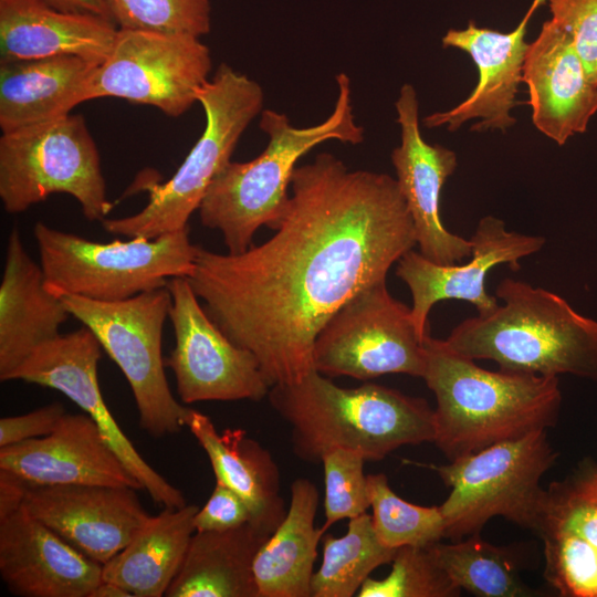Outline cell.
Masks as SVG:
<instances>
[{
    "mask_svg": "<svg viewBox=\"0 0 597 597\" xmlns=\"http://www.w3.org/2000/svg\"><path fill=\"white\" fill-rule=\"evenodd\" d=\"M132 594L122 586L102 580L91 593L90 597H130Z\"/></svg>",
    "mask_w": 597,
    "mask_h": 597,
    "instance_id": "cell-41",
    "label": "cell"
},
{
    "mask_svg": "<svg viewBox=\"0 0 597 597\" xmlns=\"http://www.w3.org/2000/svg\"><path fill=\"white\" fill-rule=\"evenodd\" d=\"M396 549L381 544L367 512L349 519L345 535L323 536V558L312 578L311 597H353L376 568L391 563Z\"/></svg>",
    "mask_w": 597,
    "mask_h": 597,
    "instance_id": "cell-30",
    "label": "cell"
},
{
    "mask_svg": "<svg viewBox=\"0 0 597 597\" xmlns=\"http://www.w3.org/2000/svg\"><path fill=\"white\" fill-rule=\"evenodd\" d=\"M371 520L378 540L389 548L429 546L444 537L440 505L421 506L397 495L383 473L368 474Z\"/></svg>",
    "mask_w": 597,
    "mask_h": 597,
    "instance_id": "cell-32",
    "label": "cell"
},
{
    "mask_svg": "<svg viewBox=\"0 0 597 597\" xmlns=\"http://www.w3.org/2000/svg\"><path fill=\"white\" fill-rule=\"evenodd\" d=\"M199 507H164L149 516L129 543L103 565V580L115 583L135 597L165 596L179 573L196 532Z\"/></svg>",
    "mask_w": 597,
    "mask_h": 597,
    "instance_id": "cell-29",
    "label": "cell"
},
{
    "mask_svg": "<svg viewBox=\"0 0 597 597\" xmlns=\"http://www.w3.org/2000/svg\"><path fill=\"white\" fill-rule=\"evenodd\" d=\"M57 296L70 314L94 333L124 374L140 427L156 438L186 427L190 408L174 398L161 355L163 329L171 304L169 290L161 287L116 302L73 294Z\"/></svg>",
    "mask_w": 597,
    "mask_h": 597,
    "instance_id": "cell-10",
    "label": "cell"
},
{
    "mask_svg": "<svg viewBox=\"0 0 597 597\" xmlns=\"http://www.w3.org/2000/svg\"><path fill=\"white\" fill-rule=\"evenodd\" d=\"M273 237L239 254L198 245L187 276L210 320L251 352L272 387L304 378L327 321L354 295L386 281L417 244L398 182L349 170L329 153L294 169Z\"/></svg>",
    "mask_w": 597,
    "mask_h": 597,
    "instance_id": "cell-1",
    "label": "cell"
},
{
    "mask_svg": "<svg viewBox=\"0 0 597 597\" xmlns=\"http://www.w3.org/2000/svg\"><path fill=\"white\" fill-rule=\"evenodd\" d=\"M53 193L75 198L88 221H103L113 209L100 153L82 115L69 113L0 137L4 210L23 212Z\"/></svg>",
    "mask_w": 597,
    "mask_h": 597,
    "instance_id": "cell-9",
    "label": "cell"
},
{
    "mask_svg": "<svg viewBox=\"0 0 597 597\" xmlns=\"http://www.w3.org/2000/svg\"><path fill=\"white\" fill-rule=\"evenodd\" d=\"M546 2L533 0L517 27L510 32L480 28L473 21L464 29L447 31L442 38L443 48L468 53L478 69L479 81L470 95L455 107L425 117L426 127L446 126L453 132L467 121L479 118L472 130L505 132L515 123L510 111L519 104L515 96L530 45L525 41L527 24L534 12Z\"/></svg>",
    "mask_w": 597,
    "mask_h": 597,
    "instance_id": "cell-18",
    "label": "cell"
},
{
    "mask_svg": "<svg viewBox=\"0 0 597 597\" xmlns=\"http://www.w3.org/2000/svg\"><path fill=\"white\" fill-rule=\"evenodd\" d=\"M102 569L24 505L0 520V575L15 596L90 597Z\"/></svg>",
    "mask_w": 597,
    "mask_h": 597,
    "instance_id": "cell-20",
    "label": "cell"
},
{
    "mask_svg": "<svg viewBox=\"0 0 597 597\" xmlns=\"http://www.w3.org/2000/svg\"><path fill=\"white\" fill-rule=\"evenodd\" d=\"M422 344V379L437 402L433 443L450 461L556 425L557 377L484 369L429 332Z\"/></svg>",
    "mask_w": 597,
    "mask_h": 597,
    "instance_id": "cell-2",
    "label": "cell"
},
{
    "mask_svg": "<svg viewBox=\"0 0 597 597\" xmlns=\"http://www.w3.org/2000/svg\"><path fill=\"white\" fill-rule=\"evenodd\" d=\"M522 82L535 127L559 146L585 133L597 112V85L587 75L569 35L545 21L525 54Z\"/></svg>",
    "mask_w": 597,
    "mask_h": 597,
    "instance_id": "cell-22",
    "label": "cell"
},
{
    "mask_svg": "<svg viewBox=\"0 0 597 597\" xmlns=\"http://www.w3.org/2000/svg\"><path fill=\"white\" fill-rule=\"evenodd\" d=\"M52 7L74 13L95 14L113 21L104 0H45Z\"/></svg>",
    "mask_w": 597,
    "mask_h": 597,
    "instance_id": "cell-40",
    "label": "cell"
},
{
    "mask_svg": "<svg viewBox=\"0 0 597 597\" xmlns=\"http://www.w3.org/2000/svg\"><path fill=\"white\" fill-rule=\"evenodd\" d=\"M61 402H53L24 415L0 420V448L51 434L65 415Z\"/></svg>",
    "mask_w": 597,
    "mask_h": 597,
    "instance_id": "cell-38",
    "label": "cell"
},
{
    "mask_svg": "<svg viewBox=\"0 0 597 597\" xmlns=\"http://www.w3.org/2000/svg\"><path fill=\"white\" fill-rule=\"evenodd\" d=\"M33 234L49 292L102 302L123 301L167 287L171 277H187L198 249L190 242L189 227L155 239L101 243L38 221Z\"/></svg>",
    "mask_w": 597,
    "mask_h": 597,
    "instance_id": "cell-7",
    "label": "cell"
},
{
    "mask_svg": "<svg viewBox=\"0 0 597 597\" xmlns=\"http://www.w3.org/2000/svg\"><path fill=\"white\" fill-rule=\"evenodd\" d=\"M268 399L290 425L293 453L303 462L321 463L336 448L380 461L402 446L434 441L427 400L383 385L344 388L313 369L300 381L272 386Z\"/></svg>",
    "mask_w": 597,
    "mask_h": 597,
    "instance_id": "cell-3",
    "label": "cell"
},
{
    "mask_svg": "<svg viewBox=\"0 0 597 597\" xmlns=\"http://www.w3.org/2000/svg\"><path fill=\"white\" fill-rule=\"evenodd\" d=\"M422 341L411 307L392 297L386 281H380L358 292L327 321L314 343L313 366L328 377L422 378Z\"/></svg>",
    "mask_w": 597,
    "mask_h": 597,
    "instance_id": "cell-12",
    "label": "cell"
},
{
    "mask_svg": "<svg viewBox=\"0 0 597 597\" xmlns=\"http://www.w3.org/2000/svg\"><path fill=\"white\" fill-rule=\"evenodd\" d=\"M552 20L570 38L590 81L597 85V0H547Z\"/></svg>",
    "mask_w": 597,
    "mask_h": 597,
    "instance_id": "cell-36",
    "label": "cell"
},
{
    "mask_svg": "<svg viewBox=\"0 0 597 597\" xmlns=\"http://www.w3.org/2000/svg\"><path fill=\"white\" fill-rule=\"evenodd\" d=\"M270 535L252 523L196 531L167 597H259L255 556Z\"/></svg>",
    "mask_w": 597,
    "mask_h": 597,
    "instance_id": "cell-28",
    "label": "cell"
},
{
    "mask_svg": "<svg viewBox=\"0 0 597 597\" xmlns=\"http://www.w3.org/2000/svg\"><path fill=\"white\" fill-rule=\"evenodd\" d=\"M28 485L29 483L17 474L0 469V520L23 505Z\"/></svg>",
    "mask_w": 597,
    "mask_h": 597,
    "instance_id": "cell-39",
    "label": "cell"
},
{
    "mask_svg": "<svg viewBox=\"0 0 597 597\" xmlns=\"http://www.w3.org/2000/svg\"><path fill=\"white\" fill-rule=\"evenodd\" d=\"M211 66L210 49L200 36L118 29L111 52L85 85L82 103L118 97L178 117L198 102Z\"/></svg>",
    "mask_w": 597,
    "mask_h": 597,
    "instance_id": "cell-11",
    "label": "cell"
},
{
    "mask_svg": "<svg viewBox=\"0 0 597 597\" xmlns=\"http://www.w3.org/2000/svg\"><path fill=\"white\" fill-rule=\"evenodd\" d=\"M336 83L334 109L320 124L295 127L285 114L263 109L259 126L269 139L264 150L250 161L228 163L209 186L198 208L200 221L221 232L228 253L248 250L260 227L279 228L290 205L287 188L302 156L326 140L363 142L364 128L353 112L350 80L339 73Z\"/></svg>",
    "mask_w": 597,
    "mask_h": 597,
    "instance_id": "cell-4",
    "label": "cell"
},
{
    "mask_svg": "<svg viewBox=\"0 0 597 597\" xmlns=\"http://www.w3.org/2000/svg\"><path fill=\"white\" fill-rule=\"evenodd\" d=\"M470 240L471 259L464 264H438L413 250L398 261L396 275L411 293L412 320L421 339L428 333V315L437 302L465 301L475 307L478 314L496 308L498 297L490 295L485 287L491 269L507 264L519 270L520 260L538 252L546 243L542 235L507 230L505 222L494 216L481 218Z\"/></svg>",
    "mask_w": 597,
    "mask_h": 597,
    "instance_id": "cell-15",
    "label": "cell"
},
{
    "mask_svg": "<svg viewBox=\"0 0 597 597\" xmlns=\"http://www.w3.org/2000/svg\"><path fill=\"white\" fill-rule=\"evenodd\" d=\"M391 570L383 579L368 577L359 597H455L457 587L437 562L429 546H402L396 549Z\"/></svg>",
    "mask_w": 597,
    "mask_h": 597,
    "instance_id": "cell-33",
    "label": "cell"
},
{
    "mask_svg": "<svg viewBox=\"0 0 597 597\" xmlns=\"http://www.w3.org/2000/svg\"><path fill=\"white\" fill-rule=\"evenodd\" d=\"M0 469L38 485L98 484L143 490L85 412L65 413L49 436L0 448Z\"/></svg>",
    "mask_w": 597,
    "mask_h": 597,
    "instance_id": "cell-21",
    "label": "cell"
},
{
    "mask_svg": "<svg viewBox=\"0 0 597 597\" xmlns=\"http://www.w3.org/2000/svg\"><path fill=\"white\" fill-rule=\"evenodd\" d=\"M135 491L98 484L29 483L23 505L85 556L104 565L150 516Z\"/></svg>",
    "mask_w": 597,
    "mask_h": 597,
    "instance_id": "cell-17",
    "label": "cell"
},
{
    "mask_svg": "<svg viewBox=\"0 0 597 597\" xmlns=\"http://www.w3.org/2000/svg\"><path fill=\"white\" fill-rule=\"evenodd\" d=\"M261 85L245 74L221 63L213 77L198 93L206 125L187 157L164 184L144 182L149 200L139 212L105 218V231L129 238L155 239L188 227L207 190L231 161V155L249 124L263 111Z\"/></svg>",
    "mask_w": 597,
    "mask_h": 597,
    "instance_id": "cell-6",
    "label": "cell"
},
{
    "mask_svg": "<svg viewBox=\"0 0 597 597\" xmlns=\"http://www.w3.org/2000/svg\"><path fill=\"white\" fill-rule=\"evenodd\" d=\"M250 521L251 513L245 502L220 482H216L209 500L193 519L196 531H223Z\"/></svg>",
    "mask_w": 597,
    "mask_h": 597,
    "instance_id": "cell-37",
    "label": "cell"
},
{
    "mask_svg": "<svg viewBox=\"0 0 597 597\" xmlns=\"http://www.w3.org/2000/svg\"><path fill=\"white\" fill-rule=\"evenodd\" d=\"M101 348L94 333L83 325L36 347L8 380H23L64 394L93 419L156 504L182 507L187 504L182 493L146 462L108 410L97 379Z\"/></svg>",
    "mask_w": 597,
    "mask_h": 597,
    "instance_id": "cell-14",
    "label": "cell"
},
{
    "mask_svg": "<svg viewBox=\"0 0 597 597\" xmlns=\"http://www.w3.org/2000/svg\"><path fill=\"white\" fill-rule=\"evenodd\" d=\"M167 289L176 344L165 365L175 374L181 401H259L268 397L271 386L255 356L231 342L210 320L188 279L171 277Z\"/></svg>",
    "mask_w": 597,
    "mask_h": 597,
    "instance_id": "cell-13",
    "label": "cell"
},
{
    "mask_svg": "<svg viewBox=\"0 0 597 597\" xmlns=\"http://www.w3.org/2000/svg\"><path fill=\"white\" fill-rule=\"evenodd\" d=\"M395 107L401 140L391 153V161L412 219L419 252L438 264L460 262L471 255V240L450 232L440 214L442 187L458 166L457 155L423 139L419 103L411 84L401 86Z\"/></svg>",
    "mask_w": 597,
    "mask_h": 597,
    "instance_id": "cell-16",
    "label": "cell"
},
{
    "mask_svg": "<svg viewBox=\"0 0 597 597\" xmlns=\"http://www.w3.org/2000/svg\"><path fill=\"white\" fill-rule=\"evenodd\" d=\"M186 427L207 453L216 482L241 496L250 510V523L271 535L287 512L281 472L271 452L242 429L219 433L207 415L191 408Z\"/></svg>",
    "mask_w": 597,
    "mask_h": 597,
    "instance_id": "cell-25",
    "label": "cell"
},
{
    "mask_svg": "<svg viewBox=\"0 0 597 597\" xmlns=\"http://www.w3.org/2000/svg\"><path fill=\"white\" fill-rule=\"evenodd\" d=\"M318 500L312 481L292 482L286 515L253 563L259 597H311L317 545L325 533L314 525Z\"/></svg>",
    "mask_w": 597,
    "mask_h": 597,
    "instance_id": "cell-27",
    "label": "cell"
},
{
    "mask_svg": "<svg viewBox=\"0 0 597 597\" xmlns=\"http://www.w3.org/2000/svg\"><path fill=\"white\" fill-rule=\"evenodd\" d=\"M98 65L77 55L0 62L2 133L69 114Z\"/></svg>",
    "mask_w": 597,
    "mask_h": 597,
    "instance_id": "cell-26",
    "label": "cell"
},
{
    "mask_svg": "<svg viewBox=\"0 0 597 597\" xmlns=\"http://www.w3.org/2000/svg\"><path fill=\"white\" fill-rule=\"evenodd\" d=\"M544 577L566 597H597V483L584 465L545 489L535 530Z\"/></svg>",
    "mask_w": 597,
    "mask_h": 597,
    "instance_id": "cell-19",
    "label": "cell"
},
{
    "mask_svg": "<svg viewBox=\"0 0 597 597\" xmlns=\"http://www.w3.org/2000/svg\"><path fill=\"white\" fill-rule=\"evenodd\" d=\"M117 32L109 19L61 11L45 0H0V62L77 55L101 64Z\"/></svg>",
    "mask_w": 597,
    "mask_h": 597,
    "instance_id": "cell-24",
    "label": "cell"
},
{
    "mask_svg": "<svg viewBox=\"0 0 597 597\" xmlns=\"http://www.w3.org/2000/svg\"><path fill=\"white\" fill-rule=\"evenodd\" d=\"M70 316L61 297L45 287L41 265L29 256L14 227L8 239L0 285L1 381H7L36 347L57 337Z\"/></svg>",
    "mask_w": 597,
    "mask_h": 597,
    "instance_id": "cell-23",
    "label": "cell"
},
{
    "mask_svg": "<svg viewBox=\"0 0 597 597\" xmlns=\"http://www.w3.org/2000/svg\"><path fill=\"white\" fill-rule=\"evenodd\" d=\"M364 455L352 449L336 448L326 452L322 462L325 482V524L329 526L343 519H353L370 507Z\"/></svg>",
    "mask_w": 597,
    "mask_h": 597,
    "instance_id": "cell-35",
    "label": "cell"
},
{
    "mask_svg": "<svg viewBox=\"0 0 597 597\" xmlns=\"http://www.w3.org/2000/svg\"><path fill=\"white\" fill-rule=\"evenodd\" d=\"M557 455L547 430H542L492 444L449 464H428L451 488L440 504L444 537L459 541L479 534L496 516L534 531L545 494L540 482Z\"/></svg>",
    "mask_w": 597,
    "mask_h": 597,
    "instance_id": "cell-8",
    "label": "cell"
},
{
    "mask_svg": "<svg viewBox=\"0 0 597 597\" xmlns=\"http://www.w3.org/2000/svg\"><path fill=\"white\" fill-rule=\"evenodd\" d=\"M113 21L126 30L208 34L209 0H104Z\"/></svg>",
    "mask_w": 597,
    "mask_h": 597,
    "instance_id": "cell-34",
    "label": "cell"
},
{
    "mask_svg": "<svg viewBox=\"0 0 597 597\" xmlns=\"http://www.w3.org/2000/svg\"><path fill=\"white\" fill-rule=\"evenodd\" d=\"M437 562L461 590L479 597H523L532 589L521 579L516 559L509 547L495 546L480 534L464 541L429 545Z\"/></svg>",
    "mask_w": 597,
    "mask_h": 597,
    "instance_id": "cell-31",
    "label": "cell"
},
{
    "mask_svg": "<svg viewBox=\"0 0 597 597\" xmlns=\"http://www.w3.org/2000/svg\"><path fill=\"white\" fill-rule=\"evenodd\" d=\"M502 301L486 314L465 318L446 343L462 356L495 362L506 371L597 381V321L565 298L513 277L503 279Z\"/></svg>",
    "mask_w": 597,
    "mask_h": 597,
    "instance_id": "cell-5",
    "label": "cell"
},
{
    "mask_svg": "<svg viewBox=\"0 0 597 597\" xmlns=\"http://www.w3.org/2000/svg\"><path fill=\"white\" fill-rule=\"evenodd\" d=\"M583 465L589 476L597 483V465L593 463H584Z\"/></svg>",
    "mask_w": 597,
    "mask_h": 597,
    "instance_id": "cell-42",
    "label": "cell"
}]
</instances>
